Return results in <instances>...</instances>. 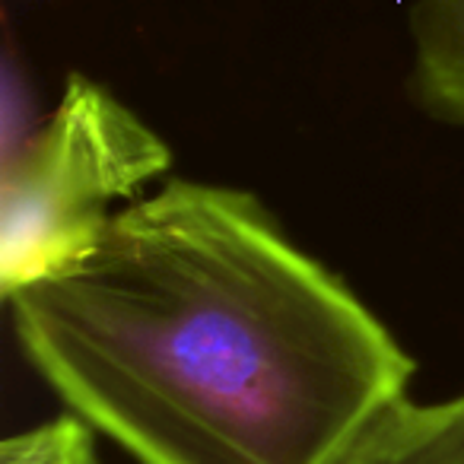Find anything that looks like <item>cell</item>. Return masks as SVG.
Instances as JSON below:
<instances>
[{
  "label": "cell",
  "mask_w": 464,
  "mask_h": 464,
  "mask_svg": "<svg viewBox=\"0 0 464 464\" xmlns=\"http://www.w3.org/2000/svg\"><path fill=\"white\" fill-rule=\"evenodd\" d=\"M411 90L420 109L464 128V0H417Z\"/></svg>",
  "instance_id": "cell-4"
},
{
  "label": "cell",
  "mask_w": 464,
  "mask_h": 464,
  "mask_svg": "<svg viewBox=\"0 0 464 464\" xmlns=\"http://www.w3.org/2000/svg\"><path fill=\"white\" fill-rule=\"evenodd\" d=\"M29 366L137 464H331L413 360L252 191L172 179L7 299Z\"/></svg>",
  "instance_id": "cell-1"
},
{
  "label": "cell",
  "mask_w": 464,
  "mask_h": 464,
  "mask_svg": "<svg viewBox=\"0 0 464 464\" xmlns=\"http://www.w3.org/2000/svg\"><path fill=\"white\" fill-rule=\"evenodd\" d=\"M0 464H102L96 451V430L64 411L33 430L14 432L0 442Z\"/></svg>",
  "instance_id": "cell-5"
},
{
  "label": "cell",
  "mask_w": 464,
  "mask_h": 464,
  "mask_svg": "<svg viewBox=\"0 0 464 464\" xmlns=\"http://www.w3.org/2000/svg\"><path fill=\"white\" fill-rule=\"evenodd\" d=\"M169 166V143L130 105L86 73H71L52 118L4 160V299L83 261L115 219L111 207Z\"/></svg>",
  "instance_id": "cell-2"
},
{
  "label": "cell",
  "mask_w": 464,
  "mask_h": 464,
  "mask_svg": "<svg viewBox=\"0 0 464 464\" xmlns=\"http://www.w3.org/2000/svg\"><path fill=\"white\" fill-rule=\"evenodd\" d=\"M331 464H464V394L436 404L398 394L353 432Z\"/></svg>",
  "instance_id": "cell-3"
}]
</instances>
